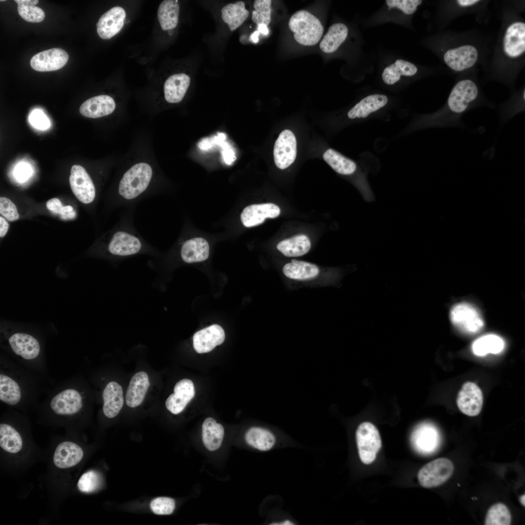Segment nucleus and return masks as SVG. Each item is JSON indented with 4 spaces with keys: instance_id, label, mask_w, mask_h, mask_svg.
I'll return each instance as SVG.
<instances>
[{
    "instance_id": "f257e3e1",
    "label": "nucleus",
    "mask_w": 525,
    "mask_h": 525,
    "mask_svg": "<svg viewBox=\"0 0 525 525\" xmlns=\"http://www.w3.org/2000/svg\"><path fill=\"white\" fill-rule=\"evenodd\" d=\"M480 91L472 80L458 81L453 87L445 106L438 113L423 119L420 125L441 127L464 126L461 117L477 104Z\"/></svg>"
},
{
    "instance_id": "f03ea898",
    "label": "nucleus",
    "mask_w": 525,
    "mask_h": 525,
    "mask_svg": "<svg viewBox=\"0 0 525 525\" xmlns=\"http://www.w3.org/2000/svg\"><path fill=\"white\" fill-rule=\"evenodd\" d=\"M288 26L294 33L295 40L304 46L317 44L323 33V27L320 20L305 10L294 13L289 20Z\"/></svg>"
},
{
    "instance_id": "7ed1b4c3",
    "label": "nucleus",
    "mask_w": 525,
    "mask_h": 525,
    "mask_svg": "<svg viewBox=\"0 0 525 525\" xmlns=\"http://www.w3.org/2000/svg\"><path fill=\"white\" fill-rule=\"evenodd\" d=\"M153 175L151 166L146 162L137 163L123 174L119 185V195L124 199H134L148 188Z\"/></svg>"
},
{
    "instance_id": "20e7f679",
    "label": "nucleus",
    "mask_w": 525,
    "mask_h": 525,
    "mask_svg": "<svg viewBox=\"0 0 525 525\" xmlns=\"http://www.w3.org/2000/svg\"><path fill=\"white\" fill-rule=\"evenodd\" d=\"M355 438L361 461L365 464L371 463L382 446L377 428L371 422H363L356 429Z\"/></svg>"
},
{
    "instance_id": "39448f33",
    "label": "nucleus",
    "mask_w": 525,
    "mask_h": 525,
    "mask_svg": "<svg viewBox=\"0 0 525 525\" xmlns=\"http://www.w3.org/2000/svg\"><path fill=\"white\" fill-rule=\"evenodd\" d=\"M453 471L454 465L449 459L439 458L423 466L418 473V478L423 487H436L449 479Z\"/></svg>"
},
{
    "instance_id": "423d86ee",
    "label": "nucleus",
    "mask_w": 525,
    "mask_h": 525,
    "mask_svg": "<svg viewBox=\"0 0 525 525\" xmlns=\"http://www.w3.org/2000/svg\"><path fill=\"white\" fill-rule=\"evenodd\" d=\"M450 318L456 327L468 333H476L484 326L483 320L478 312L467 303L455 305L451 310Z\"/></svg>"
},
{
    "instance_id": "0eeeda50",
    "label": "nucleus",
    "mask_w": 525,
    "mask_h": 525,
    "mask_svg": "<svg viewBox=\"0 0 525 525\" xmlns=\"http://www.w3.org/2000/svg\"><path fill=\"white\" fill-rule=\"evenodd\" d=\"M273 156L276 166L283 170L290 166L297 156V140L294 134L285 129L275 141Z\"/></svg>"
},
{
    "instance_id": "6e6552de",
    "label": "nucleus",
    "mask_w": 525,
    "mask_h": 525,
    "mask_svg": "<svg viewBox=\"0 0 525 525\" xmlns=\"http://www.w3.org/2000/svg\"><path fill=\"white\" fill-rule=\"evenodd\" d=\"M69 181L71 189L76 197L84 204H89L95 197L93 182L84 167L79 165L72 166Z\"/></svg>"
},
{
    "instance_id": "1a4fd4ad",
    "label": "nucleus",
    "mask_w": 525,
    "mask_h": 525,
    "mask_svg": "<svg viewBox=\"0 0 525 525\" xmlns=\"http://www.w3.org/2000/svg\"><path fill=\"white\" fill-rule=\"evenodd\" d=\"M478 58L477 49L473 45H464L447 50L443 55L446 65L452 70L463 71L472 67Z\"/></svg>"
},
{
    "instance_id": "9d476101",
    "label": "nucleus",
    "mask_w": 525,
    "mask_h": 525,
    "mask_svg": "<svg viewBox=\"0 0 525 525\" xmlns=\"http://www.w3.org/2000/svg\"><path fill=\"white\" fill-rule=\"evenodd\" d=\"M503 50L510 59H516L525 52V23L517 21L507 28L503 39Z\"/></svg>"
},
{
    "instance_id": "9b49d317",
    "label": "nucleus",
    "mask_w": 525,
    "mask_h": 525,
    "mask_svg": "<svg viewBox=\"0 0 525 525\" xmlns=\"http://www.w3.org/2000/svg\"><path fill=\"white\" fill-rule=\"evenodd\" d=\"M83 406V399L80 392L74 388L64 389L55 395L51 400L50 407L56 414L69 416L76 414Z\"/></svg>"
},
{
    "instance_id": "f8f14e48",
    "label": "nucleus",
    "mask_w": 525,
    "mask_h": 525,
    "mask_svg": "<svg viewBox=\"0 0 525 525\" xmlns=\"http://www.w3.org/2000/svg\"><path fill=\"white\" fill-rule=\"evenodd\" d=\"M456 403L459 409L469 416L479 414L483 405V395L479 387L472 382L465 383L457 397Z\"/></svg>"
},
{
    "instance_id": "ddd939ff",
    "label": "nucleus",
    "mask_w": 525,
    "mask_h": 525,
    "mask_svg": "<svg viewBox=\"0 0 525 525\" xmlns=\"http://www.w3.org/2000/svg\"><path fill=\"white\" fill-rule=\"evenodd\" d=\"M411 442L415 450L422 454H430L436 451L440 443L438 429L432 424L424 423L414 431Z\"/></svg>"
},
{
    "instance_id": "4468645a",
    "label": "nucleus",
    "mask_w": 525,
    "mask_h": 525,
    "mask_svg": "<svg viewBox=\"0 0 525 525\" xmlns=\"http://www.w3.org/2000/svg\"><path fill=\"white\" fill-rule=\"evenodd\" d=\"M69 59L68 53L60 48H52L41 52L33 56L30 61L31 67L38 71H51L62 68Z\"/></svg>"
},
{
    "instance_id": "2eb2a0df",
    "label": "nucleus",
    "mask_w": 525,
    "mask_h": 525,
    "mask_svg": "<svg viewBox=\"0 0 525 525\" xmlns=\"http://www.w3.org/2000/svg\"><path fill=\"white\" fill-rule=\"evenodd\" d=\"M126 16L124 10L115 6L104 14L97 23V32L103 39H109L122 30Z\"/></svg>"
},
{
    "instance_id": "dca6fc26",
    "label": "nucleus",
    "mask_w": 525,
    "mask_h": 525,
    "mask_svg": "<svg viewBox=\"0 0 525 525\" xmlns=\"http://www.w3.org/2000/svg\"><path fill=\"white\" fill-rule=\"evenodd\" d=\"M280 213V208L273 203L253 204L243 210L241 219L244 226L250 228L262 223L266 218H276Z\"/></svg>"
},
{
    "instance_id": "f3484780",
    "label": "nucleus",
    "mask_w": 525,
    "mask_h": 525,
    "mask_svg": "<svg viewBox=\"0 0 525 525\" xmlns=\"http://www.w3.org/2000/svg\"><path fill=\"white\" fill-rule=\"evenodd\" d=\"M225 339L224 331L220 326L214 324L195 332L193 336V345L198 353L211 351L216 346L222 344Z\"/></svg>"
},
{
    "instance_id": "a211bd4d",
    "label": "nucleus",
    "mask_w": 525,
    "mask_h": 525,
    "mask_svg": "<svg viewBox=\"0 0 525 525\" xmlns=\"http://www.w3.org/2000/svg\"><path fill=\"white\" fill-rule=\"evenodd\" d=\"M174 390V393L167 399L165 406L170 412L176 415L181 412L194 397L195 389L191 380L183 379L175 384Z\"/></svg>"
},
{
    "instance_id": "6ab92c4d",
    "label": "nucleus",
    "mask_w": 525,
    "mask_h": 525,
    "mask_svg": "<svg viewBox=\"0 0 525 525\" xmlns=\"http://www.w3.org/2000/svg\"><path fill=\"white\" fill-rule=\"evenodd\" d=\"M141 247V242L137 237L124 231H118L113 235L108 250L114 255L127 256L138 253Z\"/></svg>"
},
{
    "instance_id": "aec40b11",
    "label": "nucleus",
    "mask_w": 525,
    "mask_h": 525,
    "mask_svg": "<svg viewBox=\"0 0 525 525\" xmlns=\"http://www.w3.org/2000/svg\"><path fill=\"white\" fill-rule=\"evenodd\" d=\"M83 455V451L78 444L71 441H64L57 446L53 461L58 468H69L78 464Z\"/></svg>"
},
{
    "instance_id": "412c9836",
    "label": "nucleus",
    "mask_w": 525,
    "mask_h": 525,
    "mask_svg": "<svg viewBox=\"0 0 525 525\" xmlns=\"http://www.w3.org/2000/svg\"><path fill=\"white\" fill-rule=\"evenodd\" d=\"M114 99L106 95L91 97L85 101L80 107V112L84 116L98 118L111 114L115 109Z\"/></svg>"
},
{
    "instance_id": "4be33fe9",
    "label": "nucleus",
    "mask_w": 525,
    "mask_h": 525,
    "mask_svg": "<svg viewBox=\"0 0 525 525\" xmlns=\"http://www.w3.org/2000/svg\"><path fill=\"white\" fill-rule=\"evenodd\" d=\"M8 342L13 351L23 359H35L40 353V346L38 341L29 334L15 333L9 337Z\"/></svg>"
},
{
    "instance_id": "5701e85b",
    "label": "nucleus",
    "mask_w": 525,
    "mask_h": 525,
    "mask_svg": "<svg viewBox=\"0 0 525 525\" xmlns=\"http://www.w3.org/2000/svg\"><path fill=\"white\" fill-rule=\"evenodd\" d=\"M104 401L103 411L108 418L115 417L123 404V391L122 386L116 382L108 383L102 394Z\"/></svg>"
},
{
    "instance_id": "b1692460",
    "label": "nucleus",
    "mask_w": 525,
    "mask_h": 525,
    "mask_svg": "<svg viewBox=\"0 0 525 525\" xmlns=\"http://www.w3.org/2000/svg\"><path fill=\"white\" fill-rule=\"evenodd\" d=\"M150 386L149 377L144 371L135 373L131 378L125 395L126 404L134 408L143 402Z\"/></svg>"
},
{
    "instance_id": "393cba45",
    "label": "nucleus",
    "mask_w": 525,
    "mask_h": 525,
    "mask_svg": "<svg viewBox=\"0 0 525 525\" xmlns=\"http://www.w3.org/2000/svg\"><path fill=\"white\" fill-rule=\"evenodd\" d=\"M190 78L184 73H175L169 77L164 84L165 100L170 103H178L183 99L190 86Z\"/></svg>"
},
{
    "instance_id": "a878e982",
    "label": "nucleus",
    "mask_w": 525,
    "mask_h": 525,
    "mask_svg": "<svg viewBox=\"0 0 525 525\" xmlns=\"http://www.w3.org/2000/svg\"><path fill=\"white\" fill-rule=\"evenodd\" d=\"M209 253L208 242L201 237L193 238L186 241L180 251L181 258L187 263L204 261L209 257Z\"/></svg>"
},
{
    "instance_id": "bb28decb",
    "label": "nucleus",
    "mask_w": 525,
    "mask_h": 525,
    "mask_svg": "<svg viewBox=\"0 0 525 525\" xmlns=\"http://www.w3.org/2000/svg\"><path fill=\"white\" fill-rule=\"evenodd\" d=\"M388 102L386 96L375 94L366 96L348 112L350 119L365 118L370 114L384 107Z\"/></svg>"
},
{
    "instance_id": "cd10ccee",
    "label": "nucleus",
    "mask_w": 525,
    "mask_h": 525,
    "mask_svg": "<svg viewBox=\"0 0 525 525\" xmlns=\"http://www.w3.org/2000/svg\"><path fill=\"white\" fill-rule=\"evenodd\" d=\"M202 437L205 447L210 451L219 449L222 443L224 428L211 417L206 419L202 426Z\"/></svg>"
},
{
    "instance_id": "c85d7f7f",
    "label": "nucleus",
    "mask_w": 525,
    "mask_h": 525,
    "mask_svg": "<svg viewBox=\"0 0 525 525\" xmlns=\"http://www.w3.org/2000/svg\"><path fill=\"white\" fill-rule=\"evenodd\" d=\"M418 68L414 64L402 59H397L384 70L382 78L384 83L392 85L398 82L401 77L412 76L418 72Z\"/></svg>"
},
{
    "instance_id": "c756f323",
    "label": "nucleus",
    "mask_w": 525,
    "mask_h": 525,
    "mask_svg": "<svg viewBox=\"0 0 525 525\" xmlns=\"http://www.w3.org/2000/svg\"><path fill=\"white\" fill-rule=\"evenodd\" d=\"M245 438L249 445L262 451L270 450L276 441V437L272 432L257 426L248 429L245 434Z\"/></svg>"
},
{
    "instance_id": "7c9ffc66",
    "label": "nucleus",
    "mask_w": 525,
    "mask_h": 525,
    "mask_svg": "<svg viewBox=\"0 0 525 525\" xmlns=\"http://www.w3.org/2000/svg\"><path fill=\"white\" fill-rule=\"evenodd\" d=\"M311 245L309 238L299 234L282 240L277 245V248L286 257H295L307 253Z\"/></svg>"
},
{
    "instance_id": "2f4dec72",
    "label": "nucleus",
    "mask_w": 525,
    "mask_h": 525,
    "mask_svg": "<svg viewBox=\"0 0 525 525\" xmlns=\"http://www.w3.org/2000/svg\"><path fill=\"white\" fill-rule=\"evenodd\" d=\"M348 29L342 23L331 25L320 43V49L325 53H332L337 50L347 38Z\"/></svg>"
},
{
    "instance_id": "473e14b6",
    "label": "nucleus",
    "mask_w": 525,
    "mask_h": 525,
    "mask_svg": "<svg viewBox=\"0 0 525 525\" xmlns=\"http://www.w3.org/2000/svg\"><path fill=\"white\" fill-rule=\"evenodd\" d=\"M221 14L223 21L228 24L230 31H233L246 20L249 11L245 9V3L239 1L224 6L221 9Z\"/></svg>"
},
{
    "instance_id": "72a5a7b5",
    "label": "nucleus",
    "mask_w": 525,
    "mask_h": 525,
    "mask_svg": "<svg viewBox=\"0 0 525 525\" xmlns=\"http://www.w3.org/2000/svg\"><path fill=\"white\" fill-rule=\"evenodd\" d=\"M283 273L288 278L297 280H305L314 278L319 274L318 267L313 263L292 260L283 267Z\"/></svg>"
},
{
    "instance_id": "f704fd0d",
    "label": "nucleus",
    "mask_w": 525,
    "mask_h": 525,
    "mask_svg": "<svg viewBox=\"0 0 525 525\" xmlns=\"http://www.w3.org/2000/svg\"><path fill=\"white\" fill-rule=\"evenodd\" d=\"M179 13L177 0L162 1L158 11V18L161 29L167 31L175 28L178 22Z\"/></svg>"
},
{
    "instance_id": "c9c22d12",
    "label": "nucleus",
    "mask_w": 525,
    "mask_h": 525,
    "mask_svg": "<svg viewBox=\"0 0 525 525\" xmlns=\"http://www.w3.org/2000/svg\"><path fill=\"white\" fill-rule=\"evenodd\" d=\"M323 158L333 170L340 175H351L357 170V165L354 161L333 149H327L324 153Z\"/></svg>"
},
{
    "instance_id": "e433bc0d",
    "label": "nucleus",
    "mask_w": 525,
    "mask_h": 525,
    "mask_svg": "<svg viewBox=\"0 0 525 525\" xmlns=\"http://www.w3.org/2000/svg\"><path fill=\"white\" fill-rule=\"evenodd\" d=\"M504 346V341L500 337L495 334H488L474 341L472 350L474 354L484 356L488 353H499L503 350Z\"/></svg>"
},
{
    "instance_id": "4c0bfd02",
    "label": "nucleus",
    "mask_w": 525,
    "mask_h": 525,
    "mask_svg": "<svg viewBox=\"0 0 525 525\" xmlns=\"http://www.w3.org/2000/svg\"><path fill=\"white\" fill-rule=\"evenodd\" d=\"M23 441L20 434L12 426L6 423L0 424V446L10 453H17L22 448Z\"/></svg>"
},
{
    "instance_id": "58836bf2",
    "label": "nucleus",
    "mask_w": 525,
    "mask_h": 525,
    "mask_svg": "<svg viewBox=\"0 0 525 525\" xmlns=\"http://www.w3.org/2000/svg\"><path fill=\"white\" fill-rule=\"evenodd\" d=\"M21 390L18 383L9 376L0 374V400L4 403L15 405L20 401Z\"/></svg>"
},
{
    "instance_id": "ea45409f",
    "label": "nucleus",
    "mask_w": 525,
    "mask_h": 525,
    "mask_svg": "<svg viewBox=\"0 0 525 525\" xmlns=\"http://www.w3.org/2000/svg\"><path fill=\"white\" fill-rule=\"evenodd\" d=\"M511 517L507 507L503 503L492 505L488 510L485 521V525H509Z\"/></svg>"
},
{
    "instance_id": "a19ab883",
    "label": "nucleus",
    "mask_w": 525,
    "mask_h": 525,
    "mask_svg": "<svg viewBox=\"0 0 525 525\" xmlns=\"http://www.w3.org/2000/svg\"><path fill=\"white\" fill-rule=\"evenodd\" d=\"M271 0H255L253 3L254 10L252 12V21L257 25L268 26L271 22Z\"/></svg>"
},
{
    "instance_id": "79ce46f5",
    "label": "nucleus",
    "mask_w": 525,
    "mask_h": 525,
    "mask_svg": "<svg viewBox=\"0 0 525 525\" xmlns=\"http://www.w3.org/2000/svg\"><path fill=\"white\" fill-rule=\"evenodd\" d=\"M101 483L100 474L95 471L90 470L81 476L77 482V487L82 492L90 493L96 490Z\"/></svg>"
},
{
    "instance_id": "37998d69",
    "label": "nucleus",
    "mask_w": 525,
    "mask_h": 525,
    "mask_svg": "<svg viewBox=\"0 0 525 525\" xmlns=\"http://www.w3.org/2000/svg\"><path fill=\"white\" fill-rule=\"evenodd\" d=\"M18 11L23 19L30 22H40L45 16L42 9L33 5H18Z\"/></svg>"
},
{
    "instance_id": "c03bdc74",
    "label": "nucleus",
    "mask_w": 525,
    "mask_h": 525,
    "mask_svg": "<svg viewBox=\"0 0 525 525\" xmlns=\"http://www.w3.org/2000/svg\"><path fill=\"white\" fill-rule=\"evenodd\" d=\"M152 511L157 515H170L175 508L174 499L167 497H159L152 500L150 504Z\"/></svg>"
},
{
    "instance_id": "a18cd8bd",
    "label": "nucleus",
    "mask_w": 525,
    "mask_h": 525,
    "mask_svg": "<svg viewBox=\"0 0 525 525\" xmlns=\"http://www.w3.org/2000/svg\"><path fill=\"white\" fill-rule=\"evenodd\" d=\"M422 2V1L420 0H386L385 1L389 9H397L406 15L414 13Z\"/></svg>"
},
{
    "instance_id": "49530a36",
    "label": "nucleus",
    "mask_w": 525,
    "mask_h": 525,
    "mask_svg": "<svg viewBox=\"0 0 525 525\" xmlns=\"http://www.w3.org/2000/svg\"><path fill=\"white\" fill-rule=\"evenodd\" d=\"M0 213L9 221H15L19 218V213L16 205L8 198H0Z\"/></svg>"
},
{
    "instance_id": "de8ad7c7",
    "label": "nucleus",
    "mask_w": 525,
    "mask_h": 525,
    "mask_svg": "<svg viewBox=\"0 0 525 525\" xmlns=\"http://www.w3.org/2000/svg\"><path fill=\"white\" fill-rule=\"evenodd\" d=\"M29 120L35 127L41 130L48 129L50 126V122L44 113L39 109L33 111L30 114Z\"/></svg>"
},
{
    "instance_id": "09e8293b",
    "label": "nucleus",
    "mask_w": 525,
    "mask_h": 525,
    "mask_svg": "<svg viewBox=\"0 0 525 525\" xmlns=\"http://www.w3.org/2000/svg\"><path fill=\"white\" fill-rule=\"evenodd\" d=\"M47 209L52 213L62 214L63 206L60 200L57 198H53L49 200L46 203Z\"/></svg>"
},
{
    "instance_id": "8fccbe9b",
    "label": "nucleus",
    "mask_w": 525,
    "mask_h": 525,
    "mask_svg": "<svg viewBox=\"0 0 525 525\" xmlns=\"http://www.w3.org/2000/svg\"><path fill=\"white\" fill-rule=\"evenodd\" d=\"M9 225L6 220L2 217H0V237L1 238L3 237L6 234Z\"/></svg>"
},
{
    "instance_id": "3c124183",
    "label": "nucleus",
    "mask_w": 525,
    "mask_h": 525,
    "mask_svg": "<svg viewBox=\"0 0 525 525\" xmlns=\"http://www.w3.org/2000/svg\"><path fill=\"white\" fill-rule=\"evenodd\" d=\"M480 2L478 0H458L456 1L457 4L461 7H469L472 6Z\"/></svg>"
},
{
    "instance_id": "603ef678",
    "label": "nucleus",
    "mask_w": 525,
    "mask_h": 525,
    "mask_svg": "<svg viewBox=\"0 0 525 525\" xmlns=\"http://www.w3.org/2000/svg\"><path fill=\"white\" fill-rule=\"evenodd\" d=\"M28 166H25V165H21L18 169V175L19 177H25L26 175H28Z\"/></svg>"
},
{
    "instance_id": "864d4df0",
    "label": "nucleus",
    "mask_w": 525,
    "mask_h": 525,
    "mask_svg": "<svg viewBox=\"0 0 525 525\" xmlns=\"http://www.w3.org/2000/svg\"><path fill=\"white\" fill-rule=\"evenodd\" d=\"M18 5L25 4V5H35L38 3L37 0H15Z\"/></svg>"
},
{
    "instance_id": "5fc2aeb1",
    "label": "nucleus",
    "mask_w": 525,
    "mask_h": 525,
    "mask_svg": "<svg viewBox=\"0 0 525 525\" xmlns=\"http://www.w3.org/2000/svg\"><path fill=\"white\" fill-rule=\"evenodd\" d=\"M257 31L264 35H267L269 33V30L267 28V26L261 24L258 26Z\"/></svg>"
},
{
    "instance_id": "6e6d98bb",
    "label": "nucleus",
    "mask_w": 525,
    "mask_h": 525,
    "mask_svg": "<svg viewBox=\"0 0 525 525\" xmlns=\"http://www.w3.org/2000/svg\"><path fill=\"white\" fill-rule=\"evenodd\" d=\"M260 33L258 31H255L250 36V40L254 43H257L259 40Z\"/></svg>"
},
{
    "instance_id": "4d7b16f0",
    "label": "nucleus",
    "mask_w": 525,
    "mask_h": 525,
    "mask_svg": "<svg viewBox=\"0 0 525 525\" xmlns=\"http://www.w3.org/2000/svg\"><path fill=\"white\" fill-rule=\"evenodd\" d=\"M276 525H294V524L292 523V522L291 521L288 520H285V521H284L283 522H280V523H279V524H277Z\"/></svg>"
},
{
    "instance_id": "13d9d810",
    "label": "nucleus",
    "mask_w": 525,
    "mask_h": 525,
    "mask_svg": "<svg viewBox=\"0 0 525 525\" xmlns=\"http://www.w3.org/2000/svg\"><path fill=\"white\" fill-rule=\"evenodd\" d=\"M519 501L521 504L525 507V495L523 494L519 498Z\"/></svg>"
}]
</instances>
